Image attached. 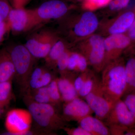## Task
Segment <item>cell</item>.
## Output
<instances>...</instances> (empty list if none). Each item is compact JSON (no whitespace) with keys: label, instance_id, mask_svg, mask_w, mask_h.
I'll list each match as a JSON object with an SVG mask.
<instances>
[{"label":"cell","instance_id":"obj_35","mask_svg":"<svg viewBox=\"0 0 135 135\" xmlns=\"http://www.w3.org/2000/svg\"><path fill=\"white\" fill-rule=\"evenodd\" d=\"M131 41V46L129 51H133L135 47V18L130 28L126 33Z\"/></svg>","mask_w":135,"mask_h":135},{"label":"cell","instance_id":"obj_12","mask_svg":"<svg viewBox=\"0 0 135 135\" xmlns=\"http://www.w3.org/2000/svg\"><path fill=\"white\" fill-rule=\"evenodd\" d=\"M105 120L108 126L119 125L128 128L135 127V118L122 99L116 102Z\"/></svg>","mask_w":135,"mask_h":135},{"label":"cell","instance_id":"obj_19","mask_svg":"<svg viewBox=\"0 0 135 135\" xmlns=\"http://www.w3.org/2000/svg\"><path fill=\"white\" fill-rule=\"evenodd\" d=\"M68 49L69 47L68 44L65 41L59 38L44 58L47 68L50 70L56 69L58 59L63 53Z\"/></svg>","mask_w":135,"mask_h":135},{"label":"cell","instance_id":"obj_17","mask_svg":"<svg viewBox=\"0 0 135 135\" xmlns=\"http://www.w3.org/2000/svg\"><path fill=\"white\" fill-rule=\"evenodd\" d=\"M15 75V66L7 50H0V82L12 81Z\"/></svg>","mask_w":135,"mask_h":135},{"label":"cell","instance_id":"obj_8","mask_svg":"<svg viewBox=\"0 0 135 135\" xmlns=\"http://www.w3.org/2000/svg\"><path fill=\"white\" fill-rule=\"evenodd\" d=\"M31 114L28 110L11 109L6 114L5 126L7 132L3 135H21L31 129L33 123Z\"/></svg>","mask_w":135,"mask_h":135},{"label":"cell","instance_id":"obj_22","mask_svg":"<svg viewBox=\"0 0 135 135\" xmlns=\"http://www.w3.org/2000/svg\"><path fill=\"white\" fill-rule=\"evenodd\" d=\"M24 94L28 95L33 101L36 103L51 104L53 105L49 95L47 86L29 90Z\"/></svg>","mask_w":135,"mask_h":135},{"label":"cell","instance_id":"obj_13","mask_svg":"<svg viewBox=\"0 0 135 135\" xmlns=\"http://www.w3.org/2000/svg\"><path fill=\"white\" fill-rule=\"evenodd\" d=\"M63 118L66 121L79 122L86 116L92 115L93 112L86 101L76 98L65 103L63 107Z\"/></svg>","mask_w":135,"mask_h":135},{"label":"cell","instance_id":"obj_5","mask_svg":"<svg viewBox=\"0 0 135 135\" xmlns=\"http://www.w3.org/2000/svg\"><path fill=\"white\" fill-rule=\"evenodd\" d=\"M59 38L55 32L42 30L31 36L25 46L35 59H44Z\"/></svg>","mask_w":135,"mask_h":135},{"label":"cell","instance_id":"obj_11","mask_svg":"<svg viewBox=\"0 0 135 135\" xmlns=\"http://www.w3.org/2000/svg\"><path fill=\"white\" fill-rule=\"evenodd\" d=\"M33 10L41 24L51 20L62 18L69 11V7L60 0H50L43 3Z\"/></svg>","mask_w":135,"mask_h":135},{"label":"cell","instance_id":"obj_24","mask_svg":"<svg viewBox=\"0 0 135 135\" xmlns=\"http://www.w3.org/2000/svg\"><path fill=\"white\" fill-rule=\"evenodd\" d=\"M112 0H83L82 7L85 11H93L107 7Z\"/></svg>","mask_w":135,"mask_h":135},{"label":"cell","instance_id":"obj_30","mask_svg":"<svg viewBox=\"0 0 135 135\" xmlns=\"http://www.w3.org/2000/svg\"><path fill=\"white\" fill-rule=\"evenodd\" d=\"M80 55V52L71 51L68 66V72H75L79 63Z\"/></svg>","mask_w":135,"mask_h":135},{"label":"cell","instance_id":"obj_36","mask_svg":"<svg viewBox=\"0 0 135 135\" xmlns=\"http://www.w3.org/2000/svg\"><path fill=\"white\" fill-rule=\"evenodd\" d=\"M10 31L7 20L0 23V43L4 41L6 34Z\"/></svg>","mask_w":135,"mask_h":135},{"label":"cell","instance_id":"obj_26","mask_svg":"<svg viewBox=\"0 0 135 135\" xmlns=\"http://www.w3.org/2000/svg\"><path fill=\"white\" fill-rule=\"evenodd\" d=\"M71 51L69 49L66 51L57 61L56 68L60 73V75H64L68 72V66Z\"/></svg>","mask_w":135,"mask_h":135},{"label":"cell","instance_id":"obj_10","mask_svg":"<svg viewBox=\"0 0 135 135\" xmlns=\"http://www.w3.org/2000/svg\"><path fill=\"white\" fill-rule=\"evenodd\" d=\"M131 46V41L126 33L108 35L104 38L105 65L121 57L123 52L129 51Z\"/></svg>","mask_w":135,"mask_h":135},{"label":"cell","instance_id":"obj_2","mask_svg":"<svg viewBox=\"0 0 135 135\" xmlns=\"http://www.w3.org/2000/svg\"><path fill=\"white\" fill-rule=\"evenodd\" d=\"M23 98L36 128L54 133L53 131L66 127V120L58 113L55 106L51 104L36 103L26 94H24Z\"/></svg>","mask_w":135,"mask_h":135},{"label":"cell","instance_id":"obj_20","mask_svg":"<svg viewBox=\"0 0 135 135\" xmlns=\"http://www.w3.org/2000/svg\"><path fill=\"white\" fill-rule=\"evenodd\" d=\"M125 71L127 81V89L125 94L135 92V53L132 54L125 63Z\"/></svg>","mask_w":135,"mask_h":135},{"label":"cell","instance_id":"obj_33","mask_svg":"<svg viewBox=\"0 0 135 135\" xmlns=\"http://www.w3.org/2000/svg\"><path fill=\"white\" fill-rule=\"evenodd\" d=\"M64 130L69 135H92L90 133L80 126L79 127L71 128L65 127L64 129Z\"/></svg>","mask_w":135,"mask_h":135},{"label":"cell","instance_id":"obj_37","mask_svg":"<svg viewBox=\"0 0 135 135\" xmlns=\"http://www.w3.org/2000/svg\"><path fill=\"white\" fill-rule=\"evenodd\" d=\"M9 1L12 8H25L30 0H9Z\"/></svg>","mask_w":135,"mask_h":135},{"label":"cell","instance_id":"obj_28","mask_svg":"<svg viewBox=\"0 0 135 135\" xmlns=\"http://www.w3.org/2000/svg\"><path fill=\"white\" fill-rule=\"evenodd\" d=\"M122 99L135 118V91L125 94Z\"/></svg>","mask_w":135,"mask_h":135},{"label":"cell","instance_id":"obj_21","mask_svg":"<svg viewBox=\"0 0 135 135\" xmlns=\"http://www.w3.org/2000/svg\"><path fill=\"white\" fill-rule=\"evenodd\" d=\"M12 95V81L0 82V109L2 113L10 103Z\"/></svg>","mask_w":135,"mask_h":135},{"label":"cell","instance_id":"obj_25","mask_svg":"<svg viewBox=\"0 0 135 135\" xmlns=\"http://www.w3.org/2000/svg\"><path fill=\"white\" fill-rule=\"evenodd\" d=\"M97 80V79L94 73L90 71L82 88L78 92L79 96L84 98L88 95L94 88Z\"/></svg>","mask_w":135,"mask_h":135},{"label":"cell","instance_id":"obj_34","mask_svg":"<svg viewBox=\"0 0 135 135\" xmlns=\"http://www.w3.org/2000/svg\"><path fill=\"white\" fill-rule=\"evenodd\" d=\"M89 64L88 60L84 55L80 53L79 60L75 72L82 73L88 70Z\"/></svg>","mask_w":135,"mask_h":135},{"label":"cell","instance_id":"obj_38","mask_svg":"<svg viewBox=\"0 0 135 135\" xmlns=\"http://www.w3.org/2000/svg\"><path fill=\"white\" fill-rule=\"evenodd\" d=\"M1 109H0V116H1Z\"/></svg>","mask_w":135,"mask_h":135},{"label":"cell","instance_id":"obj_6","mask_svg":"<svg viewBox=\"0 0 135 135\" xmlns=\"http://www.w3.org/2000/svg\"><path fill=\"white\" fill-rule=\"evenodd\" d=\"M7 20L10 31L15 34L28 31L40 24L34 10L25 8H12Z\"/></svg>","mask_w":135,"mask_h":135},{"label":"cell","instance_id":"obj_4","mask_svg":"<svg viewBox=\"0 0 135 135\" xmlns=\"http://www.w3.org/2000/svg\"><path fill=\"white\" fill-rule=\"evenodd\" d=\"M80 53L86 57L89 64L97 72L102 71L105 65L104 38L93 34L78 42Z\"/></svg>","mask_w":135,"mask_h":135},{"label":"cell","instance_id":"obj_23","mask_svg":"<svg viewBox=\"0 0 135 135\" xmlns=\"http://www.w3.org/2000/svg\"><path fill=\"white\" fill-rule=\"evenodd\" d=\"M49 95L53 105L56 106L62 101L57 84V78H55L47 86Z\"/></svg>","mask_w":135,"mask_h":135},{"label":"cell","instance_id":"obj_14","mask_svg":"<svg viewBox=\"0 0 135 135\" xmlns=\"http://www.w3.org/2000/svg\"><path fill=\"white\" fill-rule=\"evenodd\" d=\"M135 18V7L121 13L107 24L105 31L108 35L126 33Z\"/></svg>","mask_w":135,"mask_h":135},{"label":"cell","instance_id":"obj_15","mask_svg":"<svg viewBox=\"0 0 135 135\" xmlns=\"http://www.w3.org/2000/svg\"><path fill=\"white\" fill-rule=\"evenodd\" d=\"M75 77L72 72H68L57 78V84L62 101L65 103L79 97L74 86Z\"/></svg>","mask_w":135,"mask_h":135},{"label":"cell","instance_id":"obj_16","mask_svg":"<svg viewBox=\"0 0 135 135\" xmlns=\"http://www.w3.org/2000/svg\"><path fill=\"white\" fill-rule=\"evenodd\" d=\"M54 79L52 73L48 70L47 68H36L33 70L29 77L25 93L29 90L46 86Z\"/></svg>","mask_w":135,"mask_h":135},{"label":"cell","instance_id":"obj_1","mask_svg":"<svg viewBox=\"0 0 135 135\" xmlns=\"http://www.w3.org/2000/svg\"><path fill=\"white\" fill-rule=\"evenodd\" d=\"M125 63L120 57L107 64L102 71V90L107 98L114 103L122 99L127 89Z\"/></svg>","mask_w":135,"mask_h":135},{"label":"cell","instance_id":"obj_29","mask_svg":"<svg viewBox=\"0 0 135 135\" xmlns=\"http://www.w3.org/2000/svg\"><path fill=\"white\" fill-rule=\"evenodd\" d=\"M131 0H112L108 5L112 11H117L126 8L129 5Z\"/></svg>","mask_w":135,"mask_h":135},{"label":"cell","instance_id":"obj_18","mask_svg":"<svg viewBox=\"0 0 135 135\" xmlns=\"http://www.w3.org/2000/svg\"><path fill=\"white\" fill-rule=\"evenodd\" d=\"M101 120L90 115L83 118L78 122L80 127L92 135H110L109 128Z\"/></svg>","mask_w":135,"mask_h":135},{"label":"cell","instance_id":"obj_9","mask_svg":"<svg viewBox=\"0 0 135 135\" xmlns=\"http://www.w3.org/2000/svg\"><path fill=\"white\" fill-rule=\"evenodd\" d=\"M84 98L96 118L102 120L106 119L116 103L107 98L102 90L101 81L98 79L92 91Z\"/></svg>","mask_w":135,"mask_h":135},{"label":"cell","instance_id":"obj_39","mask_svg":"<svg viewBox=\"0 0 135 135\" xmlns=\"http://www.w3.org/2000/svg\"><path fill=\"white\" fill-rule=\"evenodd\" d=\"M75 1H81V0H75Z\"/></svg>","mask_w":135,"mask_h":135},{"label":"cell","instance_id":"obj_7","mask_svg":"<svg viewBox=\"0 0 135 135\" xmlns=\"http://www.w3.org/2000/svg\"><path fill=\"white\" fill-rule=\"evenodd\" d=\"M74 22L69 28V35L74 41L78 42L93 34L99 24L96 15L89 11L83 12Z\"/></svg>","mask_w":135,"mask_h":135},{"label":"cell","instance_id":"obj_32","mask_svg":"<svg viewBox=\"0 0 135 135\" xmlns=\"http://www.w3.org/2000/svg\"><path fill=\"white\" fill-rule=\"evenodd\" d=\"M110 135H126L127 131L130 128L119 125H112L109 126Z\"/></svg>","mask_w":135,"mask_h":135},{"label":"cell","instance_id":"obj_3","mask_svg":"<svg viewBox=\"0 0 135 135\" xmlns=\"http://www.w3.org/2000/svg\"><path fill=\"white\" fill-rule=\"evenodd\" d=\"M6 49L15 66L17 83L25 94L27 90L29 77L34 69L35 58L25 45L18 44Z\"/></svg>","mask_w":135,"mask_h":135},{"label":"cell","instance_id":"obj_31","mask_svg":"<svg viewBox=\"0 0 135 135\" xmlns=\"http://www.w3.org/2000/svg\"><path fill=\"white\" fill-rule=\"evenodd\" d=\"M90 72V71L89 70H87L84 72L81 73L79 75L75 77L74 80V86L77 93L82 88L84 83L88 77Z\"/></svg>","mask_w":135,"mask_h":135},{"label":"cell","instance_id":"obj_27","mask_svg":"<svg viewBox=\"0 0 135 135\" xmlns=\"http://www.w3.org/2000/svg\"><path fill=\"white\" fill-rule=\"evenodd\" d=\"M12 8L9 0H0V23L7 20Z\"/></svg>","mask_w":135,"mask_h":135}]
</instances>
